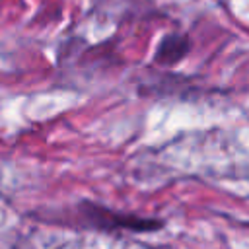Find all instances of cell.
<instances>
[{
    "mask_svg": "<svg viewBox=\"0 0 249 249\" xmlns=\"http://www.w3.org/2000/svg\"><path fill=\"white\" fill-rule=\"evenodd\" d=\"M189 51H191V41L187 35L169 33L158 43L154 60L163 66H171V64H177L179 60H183Z\"/></svg>",
    "mask_w": 249,
    "mask_h": 249,
    "instance_id": "obj_2",
    "label": "cell"
},
{
    "mask_svg": "<svg viewBox=\"0 0 249 249\" xmlns=\"http://www.w3.org/2000/svg\"><path fill=\"white\" fill-rule=\"evenodd\" d=\"M82 214L86 222L101 231H132V233H148L158 231L163 228V222L160 218L150 216H138L132 212H119L113 208H105L93 202L82 204Z\"/></svg>",
    "mask_w": 249,
    "mask_h": 249,
    "instance_id": "obj_1",
    "label": "cell"
}]
</instances>
